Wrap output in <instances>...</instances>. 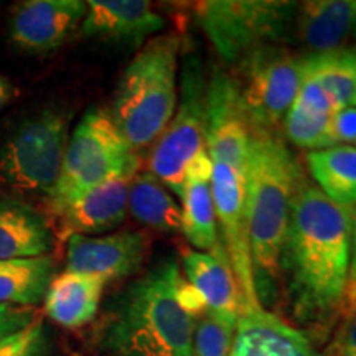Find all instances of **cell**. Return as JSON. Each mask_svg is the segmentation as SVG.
Masks as SVG:
<instances>
[{
  "label": "cell",
  "instance_id": "1",
  "mask_svg": "<svg viewBox=\"0 0 356 356\" xmlns=\"http://www.w3.org/2000/svg\"><path fill=\"white\" fill-rule=\"evenodd\" d=\"M356 210L333 203L317 185L299 181L282 262L297 314L320 318L340 310L348 275Z\"/></svg>",
  "mask_w": 356,
  "mask_h": 356
},
{
  "label": "cell",
  "instance_id": "2",
  "mask_svg": "<svg viewBox=\"0 0 356 356\" xmlns=\"http://www.w3.org/2000/svg\"><path fill=\"white\" fill-rule=\"evenodd\" d=\"M300 180V168L277 134L251 129L244 203L257 296L279 274L293 195Z\"/></svg>",
  "mask_w": 356,
  "mask_h": 356
},
{
  "label": "cell",
  "instance_id": "3",
  "mask_svg": "<svg viewBox=\"0 0 356 356\" xmlns=\"http://www.w3.org/2000/svg\"><path fill=\"white\" fill-rule=\"evenodd\" d=\"M180 267L173 257L129 286L108 323L106 346L115 356H193L195 318L177 300Z\"/></svg>",
  "mask_w": 356,
  "mask_h": 356
},
{
  "label": "cell",
  "instance_id": "4",
  "mask_svg": "<svg viewBox=\"0 0 356 356\" xmlns=\"http://www.w3.org/2000/svg\"><path fill=\"white\" fill-rule=\"evenodd\" d=\"M178 51V37L159 35L124 70L111 118L134 150L157 140L175 114Z\"/></svg>",
  "mask_w": 356,
  "mask_h": 356
},
{
  "label": "cell",
  "instance_id": "5",
  "mask_svg": "<svg viewBox=\"0 0 356 356\" xmlns=\"http://www.w3.org/2000/svg\"><path fill=\"white\" fill-rule=\"evenodd\" d=\"M140 160L115 126L111 113L91 109L71 134L60 178L50 195L51 210L84 191L119 177H134Z\"/></svg>",
  "mask_w": 356,
  "mask_h": 356
},
{
  "label": "cell",
  "instance_id": "6",
  "mask_svg": "<svg viewBox=\"0 0 356 356\" xmlns=\"http://www.w3.org/2000/svg\"><path fill=\"white\" fill-rule=\"evenodd\" d=\"M68 119L56 111L26 119L0 149V181L50 197L68 147Z\"/></svg>",
  "mask_w": 356,
  "mask_h": 356
},
{
  "label": "cell",
  "instance_id": "7",
  "mask_svg": "<svg viewBox=\"0 0 356 356\" xmlns=\"http://www.w3.org/2000/svg\"><path fill=\"white\" fill-rule=\"evenodd\" d=\"M297 3L279 0H208L195 7L198 22L222 60L249 56L282 37Z\"/></svg>",
  "mask_w": 356,
  "mask_h": 356
},
{
  "label": "cell",
  "instance_id": "8",
  "mask_svg": "<svg viewBox=\"0 0 356 356\" xmlns=\"http://www.w3.org/2000/svg\"><path fill=\"white\" fill-rule=\"evenodd\" d=\"M207 84L197 65L186 66L181 79V97L175 114L152 147L150 173L181 198L186 172L198 155L207 152L204 137Z\"/></svg>",
  "mask_w": 356,
  "mask_h": 356
},
{
  "label": "cell",
  "instance_id": "9",
  "mask_svg": "<svg viewBox=\"0 0 356 356\" xmlns=\"http://www.w3.org/2000/svg\"><path fill=\"white\" fill-rule=\"evenodd\" d=\"M305 76V60L279 48H261L246 56L241 102L251 129L274 131L286 118Z\"/></svg>",
  "mask_w": 356,
  "mask_h": 356
},
{
  "label": "cell",
  "instance_id": "10",
  "mask_svg": "<svg viewBox=\"0 0 356 356\" xmlns=\"http://www.w3.org/2000/svg\"><path fill=\"white\" fill-rule=\"evenodd\" d=\"M211 193L216 220L220 222L222 233L221 244L228 254L239 293H241V314L259 309L262 305L257 296L251 243H249L244 178L231 170L229 167L213 162Z\"/></svg>",
  "mask_w": 356,
  "mask_h": 356
},
{
  "label": "cell",
  "instance_id": "11",
  "mask_svg": "<svg viewBox=\"0 0 356 356\" xmlns=\"http://www.w3.org/2000/svg\"><path fill=\"white\" fill-rule=\"evenodd\" d=\"M204 137L211 162L229 167L244 178L251 126L244 113L239 83L216 73L207 84Z\"/></svg>",
  "mask_w": 356,
  "mask_h": 356
},
{
  "label": "cell",
  "instance_id": "12",
  "mask_svg": "<svg viewBox=\"0 0 356 356\" xmlns=\"http://www.w3.org/2000/svg\"><path fill=\"white\" fill-rule=\"evenodd\" d=\"M86 15L81 0H26L10 17V38L20 50L50 53L65 43Z\"/></svg>",
  "mask_w": 356,
  "mask_h": 356
},
{
  "label": "cell",
  "instance_id": "13",
  "mask_svg": "<svg viewBox=\"0 0 356 356\" xmlns=\"http://www.w3.org/2000/svg\"><path fill=\"white\" fill-rule=\"evenodd\" d=\"M147 238L136 231H121L101 238L73 234L68 238L66 266L71 273L109 280L127 277L142 266Z\"/></svg>",
  "mask_w": 356,
  "mask_h": 356
},
{
  "label": "cell",
  "instance_id": "14",
  "mask_svg": "<svg viewBox=\"0 0 356 356\" xmlns=\"http://www.w3.org/2000/svg\"><path fill=\"white\" fill-rule=\"evenodd\" d=\"M165 29V20L145 0H89L81 22L84 37L139 47Z\"/></svg>",
  "mask_w": 356,
  "mask_h": 356
},
{
  "label": "cell",
  "instance_id": "15",
  "mask_svg": "<svg viewBox=\"0 0 356 356\" xmlns=\"http://www.w3.org/2000/svg\"><path fill=\"white\" fill-rule=\"evenodd\" d=\"M181 262L188 282L197 289L207 312L226 322L238 323L241 293L221 241L208 252L184 249Z\"/></svg>",
  "mask_w": 356,
  "mask_h": 356
},
{
  "label": "cell",
  "instance_id": "16",
  "mask_svg": "<svg viewBox=\"0 0 356 356\" xmlns=\"http://www.w3.org/2000/svg\"><path fill=\"white\" fill-rule=\"evenodd\" d=\"M132 178L119 177L106 181L53 211L70 236L101 234L115 229L122 225L129 213V188Z\"/></svg>",
  "mask_w": 356,
  "mask_h": 356
},
{
  "label": "cell",
  "instance_id": "17",
  "mask_svg": "<svg viewBox=\"0 0 356 356\" xmlns=\"http://www.w3.org/2000/svg\"><path fill=\"white\" fill-rule=\"evenodd\" d=\"M231 356H318L309 338L262 307L241 314Z\"/></svg>",
  "mask_w": 356,
  "mask_h": 356
},
{
  "label": "cell",
  "instance_id": "18",
  "mask_svg": "<svg viewBox=\"0 0 356 356\" xmlns=\"http://www.w3.org/2000/svg\"><path fill=\"white\" fill-rule=\"evenodd\" d=\"M213 162L207 152L198 155L186 172L181 195V233L195 251L208 252L220 243L216 210L211 193Z\"/></svg>",
  "mask_w": 356,
  "mask_h": 356
},
{
  "label": "cell",
  "instance_id": "19",
  "mask_svg": "<svg viewBox=\"0 0 356 356\" xmlns=\"http://www.w3.org/2000/svg\"><path fill=\"white\" fill-rule=\"evenodd\" d=\"M108 280L97 275L66 273L56 275L44 293V314L63 328H79L96 317Z\"/></svg>",
  "mask_w": 356,
  "mask_h": 356
},
{
  "label": "cell",
  "instance_id": "20",
  "mask_svg": "<svg viewBox=\"0 0 356 356\" xmlns=\"http://www.w3.org/2000/svg\"><path fill=\"white\" fill-rule=\"evenodd\" d=\"M355 25L356 0H310L297 8V37L312 55L340 50Z\"/></svg>",
  "mask_w": 356,
  "mask_h": 356
},
{
  "label": "cell",
  "instance_id": "21",
  "mask_svg": "<svg viewBox=\"0 0 356 356\" xmlns=\"http://www.w3.org/2000/svg\"><path fill=\"white\" fill-rule=\"evenodd\" d=\"M53 246L51 229L29 204L0 198V259L47 256Z\"/></svg>",
  "mask_w": 356,
  "mask_h": 356
},
{
  "label": "cell",
  "instance_id": "22",
  "mask_svg": "<svg viewBox=\"0 0 356 356\" xmlns=\"http://www.w3.org/2000/svg\"><path fill=\"white\" fill-rule=\"evenodd\" d=\"M333 113L335 111L322 89L304 76L299 92L284 118L289 140L310 150L333 147L330 136Z\"/></svg>",
  "mask_w": 356,
  "mask_h": 356
},
{
  "label": "cell",
  "instance_id": "23",
  "mask_svg": "<svg viewBox=\"0 0 356 356\" xmlns=\"http://www.w3.org/2000/svg\"><path fill=\"white\" fill-rule=\"evenodd\" d=\"M307 165L317 188L340 207L356 204V147L335 145L312 150Z\"/></svg>",
  "mask_w": 356,
  "mask_h": 356
},
{
  "label": "cell",
  "instance_id": "24",
  "mask_svg": "<svg viewBox=\"0 0 356 356\" xmlns=\"http://www.w3.org/2000/svg\"><path fill=\"white\" fill-rule=\"evenodd\" d=\"M129 211L147 228L181 233V208L150 172L136 173L129 188Z\"/></svg>",
  "mask_w": 356,
  "mask_h": 356
},
{
  "label": "cell",
  "instance_id": "25",
  "mask_svg": "<svg viewBox=\"0 0 356 356\" xmlns=\"http://www.w3.org/2000/svg\"><path fill=\"white\" fill-rule=\"evenodd\" d=\"M53 270L55 266L48 256L0 259V305H38L55 277Z\"/></svg>",
  "mask_w": 356,
  "mask_h": 356
},
{
  "label": "cell",
  "instance_id": "26",
  "mask_svg": "<svg viewBox=\"0 0 356 356\" xmlns=\"http://www.w3.org/2000/svg\"><path fill=\"white\" fill-rule=\"evenodd\" d=\"M305 78L325 92L333 111L356 106V81L345 60V51L337 50L305 56Z\"/></svg>",
  "mask_w": 356,
  "mask_h": 356
},
{
  "label": "cell",
  "instance_id": "27",
  "mask_svg": "<svg viewBox=\"0 0 356 356\" xmlns=\"http://www.w3.org/2000/svg\"><path fill=\"white\" fill-rule=\"evenodd\" d=\"M236 323L207 314L195 325L193 356H231Z\"/></svg>",
  "mask_w": 356,
  "mask_h": 356
},
{
  "label": "cell",
  "instance_id": "28",
  "mask_svg": "<svg viewBox=\"0 0 356 356\" xmlns=\"http://www.w3.org/2000/svg\"><path fill=\"white\" fill-rule=\"evenodd\" d=\"M48 353L50 337L40 318L24 330L0 340V356H48Z\"/></svg>",
  "mask_w": 356,
  "mask_h": 356
},
{
  "label": "cell",
  "instance_id": "29",
  "mask_svg": "<svg viewBox=\"0 0 356 356\" xmlns=\"http://www.w3.org/2000/svg\"><path fill=\"white\" fill-rule=\"evenodd\" d=\"M38 318L33 307L0 305V340L24 330Z\"/></svg>",
  "mask_w": 356,
  "mask_h": 356
},
{
  "label": "cell",
  "instance_id": "30",
  "mask_svg": "<svg viewBox=\"0 0 356 356\" xmlns=\"http://www.w3.org/2000/svg\"><path fill=\"white\" fill-rule=\"evenodd\" d=\"M330 136L333 147L356 142V106L338 109L332 114Z\"/></svg>",
  "mask_w": 356,
  "mask_h": 356
},
{
  "label": "cell",
  "instance_id": "31",
  "mask_svg": "<svg viewBox=\"0 0 356 356\" xmlns=\"http://www.w3.org/2000/svg\"><path fill=\"white\" fill-rule=\"evenodd\" d=\"M340 312L343 318H348L356 312V216L353 225V239H351V256L348 266V275H346L343 300H341Z\"/></svg>",
  "mask_w": 356,
  "mask_h": 356
},
{
  "label": "cell",
  "instance_id": "32",
  "mask_svg": "<svg viewBox=\"0 0 356 356\" xmlns=\"http://www.w3.org/2000/svg\"><path fill=\"white\" fill-rule=\"evenodd\" d=\"M333 356H356V312L345 318L332 348Z\"/></svg>",
  "mask_w": 356,
  "mask_h": 356
},
{
  "label": "cell",
  "instance_id": "33",
  "mask_svg": "<svg viewBox=\"0 0 356 356\" xmlns=\"http://www.w3.org/2000/svg\"><path fill=\"white\" fill-rule=\"evenodd\" d=\"M17 96V88L10 79L3 74H0V111Z\"/></svg>",
  "mask_w": 356,
  "mask_h": 356
},
{
  "label": "cell",
  "instance_id": "34",
  "mask_svg": "<svg viewBox=\"0 0 356 356\" xmlns=\"http://www.w3.org/2000/svg\"><path fill=\"white\" fill-rule=\"evenodd\" d=\"M345 51V60L348 63L351 74H353L355 81H356V48H351V50H343Z\"/></svg>",
  "mask_w": 356,
  "mask_h": 356
},
{
  "label": "cell",
  "instance_id": "35",
  "mask_svg": "<svg viewBox=\"0 0 356 356\" xmlns=\"http://www.w3.org/2000/svg\"><path fill=\"white\" fill-rule=\"evenodd\" d=\"M353 33H355V35H356V25H355V30H353Z\"/></svg>",
  "mask_w": 356,
  "mask_h": 356
}]
</instances>
